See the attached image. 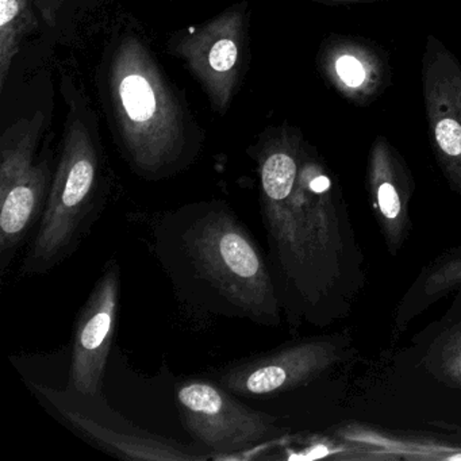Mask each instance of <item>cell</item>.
I'll use <instances>...</instances> for the list:
<instances>
[{
    "label": "cell",
    "instance_id": "obj_12",
    "mask_svg": "<svg viewBox=\"0 0 461 461\" xmlns=\"http://www.w3.org/2000/svg\"><path fill=\"white\" fill-rule=\"evenodd\" d=\"M336 437L355 445L353 460L461 461V442L430 434L350 422L336 429Z\"/></svg>",
    "mask_w": 461,
    "mask_h": 461
},
{
    "label": "cell",
    "instance_id": "obj_6",
    "mask_svg": "<svg viewBox=\"0 0 461 461\" xmlns=\"http://www.w3.org/2000/svg\"><path fill=\"white\" fill-rule=\"evenodd\" d=\"M352 355L348 334L306 337L226 366L218 382L234 395H279L320 379Z\"/></svg>",
    "mask_w": 461,
    "mask_h": 461
},
{
    "label": "cell",
    "instance_id": "obj_11",
    "mask_svg": "<svg viewBox=\"0 0 461 461\" xmlns=\"http://www.w3.org/2000/svg\"><path fill=\"white\" fill-rule=\"evenodd\" d=\"M366 188L385 249L395 258L411 233L410 203L414 183L403 161L383 137L374 142L369 152Z\"/></svg>",
    "mask_w": 461,
    "mask_h": 461
},
{
    "label": "cell",
    "instance_id": "obj_4",
    "mask_svg": "<svg viewBox=\"0 0 461 461\" xmlns=\"http://www.w3.org/2000/svg\"><path fill=\"white\" fill-rule=\"evenodd\" d=\"M101 180L98 147L87 126L75 118L64 133L58 168L39 231L23 264V274H45L68 258L98 209Z\"/></svg>",
    "mask_w": 461,
    "mask_h": 461
},
{
    "label": "cell",
    "instance_id": "obj_13",
    "mask_svg": "<svg viewBox=\"0 0 461 461\" xmlns=\"http://www.w3.org/2000/svg\"><path fill=\"white\" fill-rule=\"evenodd\" d=\"M50 168L47 158L36 161L4 193H0V272H6L15 250L25 239L47 202Z\"/></svg>",
    "mask_w": 461,
    "mask_h": 461
},
{
    "label": "cell",
    "instance_id": "obj_7",
    "mask_svg": "<svg viewBox=\"0 0 461 461\" xmlns=\"http://www.w3.org/2000/svg\"><path fill=\"white\" fill-rule=\"evenodd\" d=\"M222 385L191 380L177 388V404L185 430L209 452H245L285 434L277 418L242 404Z\"/></svg>",
    "mask_w": 461,
    "mask_h": 461
},
{
    "label": "cell",
    "instance_id": "obj_10",
    "mask_svg": "<svg viewBox=\"0 0 461 461\" xmlns=\"http://www.w3.org/2000/svg\"><path fill=\"white\" fill-rule=\"evenodd\" d=\"M120 295V267L112 260L95 283L75 326L68 387L83 395H102L117 328Z\"/></svg>",
    "mask_w": 461,
    "mask_h": 461
},
{
    "label": "cell",
    "instance_id": "obj_19",
    "mask_svg": "<svg viewBox=\"0 0 461 461\" xmlns=\"http://www.w3.org/2000/svg\"><path fill=\"white\" fill-rule=\"evenodd\" d=\"M339 2H355V0H339Z\"/></svg>",
    "mask_w": 461,
    "mask_h": 461
},
{
    "label": "cell",
    "instance_id": "obj_17",
    "mask_svg": "<svg viewBox=\"0 0 461 461\" xmlns=\"http://www.w3.org/2000/svg\"><path fill=\"white\" fill-rule=\"evenodd\" d=\"M426 366L437 379L461 388V320L436 339L429 350Z\"/></svg>",
    "mask_w": 461,
    "mask_h": 461
},
{
    "label": "cell",
    "instance_id": "obj_9",
    "mask_svg": "<svg viewBox=\"0 0 461 461\" xmlns=\"http://www.w3.org/2000/svg\"><path fill=\"white\" fill-rule=\"evenodd\" d=\"M422 82L434 155L461 201V66L433 37L423 56Z\"/></svg>",
    "mask_w": 461,
    "mask_h": 461
},
{
    "label": "cell",
    "instance_id": "obj_8",
    "mask_svg": "<svg viewBox=\"0 0 461 461\" xmlns=\"http://www.w3.org/2000/svg\"><path fill=\"white\" fill-rule=\"evenodd\" d=\"M245 50V5L182 34L175 55L185 61L215 112L225 114L241 77Z\"/></svg>",
    "mask_w": 461,
    "mask_h": 461
},
{
    "label": "cell",
    "instance_id": "obj_2",
    "mask_svg": "<svg viewBox=\"0 0 461 461\" xmlns=\"http://www.w3.org/2000/svg\"><path fill=\"white\" fill-rule=\"evenodd\" d=\"M110 94L131 164L148 175L174 166L185 148V115L155 59L134 37L115 50Z\"/></svg>",
    "mask_w": 461,
    "mask_h": 461
},
{
    "label": "cell",
    "instance_id": "obj_3",
    "mask_svg": "<svg viewBox=\"0 0 461 461\" xmlns=\"http://www.w3.org/2000/svg\"><path fill=\"white\" fill-rule=\"evenodd\" d=\"M196 271L242 314L264 325L282 321L274 272L252 234L228 210L201 215L185 236Z\"/></svg>",
    "mask_w": 461,
    "mask_h": 461
},
{
    "label": "cell",
    "instance_id": "obj_18",
    "mask_svg": "<svg viewBox=\"0 0 461 461\" xmlns=\"http://www.w3.org/2000/svg\"><path fill=\"white\" fill-rule=\"evenodd\" d=\"M34 2H36L42 17H44L45 23L50 26H55L56 21H58L59 10H60L64 0H34Z\"/></svg>",
    "mask_w": 461,
    "mask_h": 461
},
{
    "label": "cell",
    "instance_id": "obj_15",
    "mask_svg": "<svg viewBox=\"0 0 461 461\" xmlns=\"http://www.w3.org/2000/svg\"><path fill=\"white\" fill-rule=\"evenodd\" d=\"M44 128V115L37 113L31 120H21L5 131L0 144V193L36 163V149Z\"/></svg>",
    "mask_w": 461,
    "mask_h": 461
},
{
    "label": "cell",
    "instance_id": "obj_14",
    "mask_svg": "<svg viewBox=\"0 0 461 461\" xmlns=\"http://www.w3.org/2000/svg\"><path fill=\"white\" fill-rule=\"evenodd\" d=\"M323 74L348 101L366 104L383 90L385 67L371 48L348 40L331 42L321 59Z\"/></svg>",
    "mask_w": 461,
    "mask_h": 461
},
{
    "label": "cell",
    "instance_id": "obj_5",
    "mask_svg": "<svg viewBox=\"0 0 461 461\" xmlns=\"http://www.w3.org/2000/svg\"><path fill=\"white\" fill-rule=\"evenodd\" d=\"M32 390L41 403L64 425L94 447L121 460L198 461L209 456L194 452L187 445L137 428L107 406L102 395H83L67 388L48 387L33 382Z\"/></svg>",
    "mask_w": 461,
    "mask_h": 461
},
{
    "label": "cell",
    "instance_id": "obj_16",
    "mask_svg": "<svg viewBox=\"0 0 461 461\" xmlns=\"http://www.w3.org/2000/svg\"><path fill=\"white\" fill-rule=\"evenodd\" d=\"M39 28L33 0H0V88L26 37Z\"/></svg>",
    "mask_w": 461,
    "mask_h": 461
},
{
    "label": "cell",
    "instance_id": "obj_1",
    "mask_svg": "<svg viewBox=\"0 0 461 461\" xmlns=\"http://www.w3.org/2000/svg\"><path fill=\"white\" fill-rule=\"evenodd\" d=\"M260 204L280 302L293 325L326 328L353 312L366 256L339 179L294 134L258 155Z\"/></svg>",
    "mask_w": 461,
    "mask_h": 461
}]
</instances>
